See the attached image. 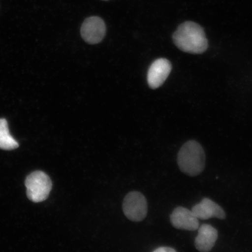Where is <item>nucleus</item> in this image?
Returning <instances> with one entry per match:
<instances>
[{"label": "nucleus", "instance_id": "f8f14e48", "mask_svg": "<svg viewBox=\"0 0 252 252\" xmlns=\"http://www.w3.org/2000/svg\"><path fill=\"white\" fill-rule=\"evenodd\" d=\"M103 1H109V0H103Z\"/></svg>", "mask_w": 252, "mask_h": 252}, {"label": "nucleus", "instance_id": "0eeeda50", "mask_svg": "<svg viewBox=\"0 0 252 252\" xmlns=\"http://www.w3.org/2000/svg\"><path fill=\"white\" fill-rule=\"evenodd\" d=\"M170 220L173 227L194 231L199 228V221L192 211L184 207H178L170 216Z\"/></svg>", "mask_w": 252, "mask_h": 252}, {"label": "nucleus", "instance_id": "7ed1b4c3", "mask_svg": "<svg viewBox=\"0 0 252 252\" xmlns=\"http://www.w3.org/2000/svg\"><path fill=\"white\" fill-rule=\"evenodd\" d=\"M27 196L34 203L47 199L52 189V181L48 175L42 171L32 173L25 181Z\"/></svg>", "mask_w": 252, "mask_h": 252}, {"label": "nucleus", "instance_id": "423d86ee", "mask_svg": "<svg viewBox=\"0 0 252 252\" xmlns=\"http://www.w3.org/2000/svg\"><path fill=\"white\" fill-rule=\"evenodd\" d=\"M172 64L168 60L160 58L154 61L147 74V82L152 89L161 86L172 70Z\"/></svg>", "mask_w": 252, "mask_h": 252}, {"label": "nucleus", "instance_id": "f257e3e1", "mask_svg": "<svg viewBox=\"0 0 252 252\" xmlns=\"http://www.w3.org/2000/svg\"><path fill=\"white\" fill-rule=\"evenodd\" d=\"M172 38L178 48L190 54H202L209 47L203 28L192 21L185 22L179 25Z\"/></svg>", "mask_w": 252, "mask_h": 252}, {"label": "nucleus", "instance_id": "39448f33", "mask_svg": "<svg viewBox=\"0 0 252 252\" xmlns=\"http://www.w3.org/2000/svg\"><path fill=\"white\" fill-rule=\"evenodd\" d=\"M106 27L105 22L99 17L87 18L81 28L83 39L90 45H95L101 42L105 36Z\"/></svg>", "mask_w": 252, "mask_h": 252}, {"label": "nucleus", "instance_id": "9d476101", "mask_svg": "<svg viewBox=\"0 0 252 252\" xmlns=\"http://www.w3.org/2000/svg\"><path fill=\"white\" fill-rule=\"evenodd\" d=\"M19 144L9 133L7 121L0 119V149L12 150L17 149Z\"/></svg>", "mask_w": 252, "mask_h": 252}, {"label": "nucleus", "instance_id": "20e7f679", "mask_svg": "<svg viewBox=\"0 0 252 252\" xmlns=\"http://www.w3.org/2000/svg\"><path fill=\"white\" fill-rule=\"evenodd\" d=\"M122 208L125 216L131 221H142L147 215V201L139 191L129 192L124 198Z\"/></svg>", "mask_w": 252, "mask_h": 252}, {"label": "nucleus", "instance_id": "9b49d317", "mask_svg": "<svg viewBox=\"0 0 252 252\" xmlns=\"http://www.w3.org/2000/svg\"><path fill=\"white\" fill-rule=\"evenodd\" d=\"M154 252H175L176 251L171 247H159L153 251Z\"/></svg>", "mask_w": 252, "mask_h": 252}, {"label": "nucleus", "instance_id": "6e6552de", "mask_svg": "<svg viewBox=\"0 0 252 252\" xmlns=\"http://www.w3.org/2000/svg\"><path fill=\"white\" fill-rule=\"evenodd\" d=\"M192 212L198 219L207 220L211 218L225 219L226 214L222 208L209 198H204L201 202L192 208Z\"/></svg>", "mask_w": 252, "mask_h": 252}, {"label": "nucleus", "instance_id": "f03ea898", "mask_svg": "<svg viewBox=\"0 0 252 252\" xmlns=\"http://www.w3.org/2000/svg\"><path fill=\"white\" fill-rule=\"evenodd\" d=\"M178 165L186 175L196 176L204 171L206 155L202 146L195 140H189L183 145L178 154Z\"/></svg>", "mask_w": 252, "mask_h": 252}, {"label": "nucleus", "instance_id": "1a4fd4ad", "mask_svg": "<svg viewBox=\"0 0 252 252\" xmlns=\"http://www.w3.org/2000/svg\"><path fill=\"white\" fill-rule=\"evenodd\" d=\"M218 236V231L215 228L204 223L198 228V235L194 241L195 247L200 252H210L215 245Z\"/></svg>", "mask_w": 252, "mask_h": 252}]
</instances>
